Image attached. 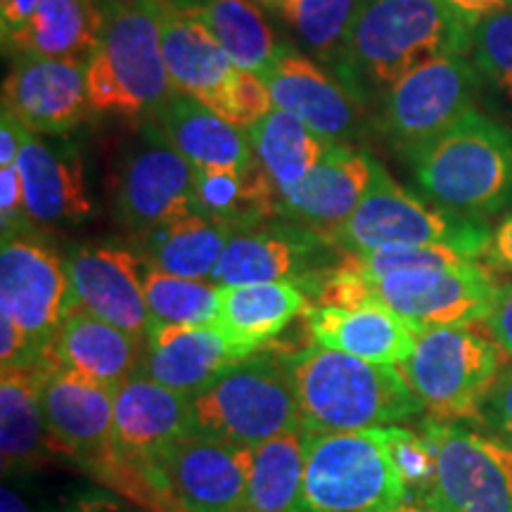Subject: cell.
Instances as JSON below:
<instances>
[{
    "mask_svg": "<svg viewBox=\"0 0 512 512\" xmlns=\"http://www.w3.org/2000/svg\"><path fill=\"white\" fill-rule=\"evenodd\" d=\"M285 361L297 389L302 427L309 432L392 427L425 411L399 366L363 361L320 344Z\"/></svg>",
    "mask_w": 512,
    "mask_h": 512,
    "instance_id": "obj_1",
    "label": "cell"
},
{
    "mask_svg": "<svg viewBox=\"0 0 512 512\" xmlns=\"http://www.w3.org/2000/svg\"><path fill=\"white\" fill-rule=\"evenodd\" d=\"M470 46L472 27L441 0H361L337 60L347 86L387 93L425 62Z\"/></svg>",
    "mask_w": 512,
    "mask_h": 512,
    "instance_id": "obj_2",
    "label": "cell"
},
{
    "mask_svg": "<svg viewBox=\"0 0 512 512\" xmlns=\"http://www.w3.org/2000/svg\"><path fill=\"white\" fill-rule=\"evenodd\" d=\"M166 0H112L102 10L95 50L86 62L93 110L124 117H162L174 100L162 50Z\"/></svg>",
    "mask_w": 512,
    "mask_h": 512,
    "instance_id": "obj_3",
    "label": "cell"
},
{
    "mask_svg": "<svg viewBox=\"0 0 512 512\" xmlns=\"http://www.w3.org/2000/svg\"><path fill=\"white\" fill-rule=\"evenodd\" d=\"M422 195L482 219L512 202V133L477 110L408 150Z\"/></svg>",
    "mask_w": 512,
    "mask_h": 512,
    "instance_id": "obj_4",
    "label": "cell"
},
{
    "mask_svg": "<svg viewBox=\"0 0 512 512\" xmlns=\"http://www.w3.org/2000/svg\"><path fill=\"white\" fill-rule=\"evenodd\" d=\"M498 290L494 275L477 261L451 268L399 271L368 280L335 268L318 290V306L363 309L380 306L415 330L484 323L494 309Z\"/></svg>",
    "mask_w": 512,
    "mask_h": 512,
    "instance_id": "obj_5",
    "label": "cell"
},
{
    "mask_svg": "<svg viewBox=\"0 0 512 512\" xmlns=\"http://www.w3.org/2000/svg\"><path fill=\"white\" fill-rule=\"evenodd\" d=\"M195 432L259 446L302 427L297 389L285 356L256 354L223 370L190 396Z\"/></svg>",
    "mask_w": 512,
    "mask_h": 512,
    "instance_id": "obj_6",
    "label": "cell"
},
{
    "mask_svg": "<svg viewBox=\"0 0 512 512\" xmlns=\"http://www.w3.org/2000/svg\"><path fill=\"white\" fill-rule=\"evenodd\" d=\"M406 496L384 427L309 432L302 494L292 512H377Z\"/></svg>",
    "mask_w": 512,
    "mask_h": 512,
    "instance_id": "obj_7",
    "label": "cell"
},
{
    "mask_svg": "<svg viewBox=\"0 0 512 512\" xmlns=\"http://www.w3.org/2000/svg\"><path fill=\"white\" fill-rule=\"evenodd\" d=\"M332 242L342 252L444 245L479 259L489 247L491 230L482 219L456 214L403 190L377 166L366 197Z\"/></svg>",
    "mask_w": 512,
    "mask_h": 512,
    "instance_id": "obj_8",
    "label": "cell"
},
{
    "mask_svg": "<svg viewBox=\"0 0 512 512\" xmlns=\"http://www.w3.org/2000/svg\"><path fill=\"white\" fill-rule=\"evenodd\" d=\"M399 368L430 418L460 422L479 418L501 375V349L477 323L432 328Z\"/></svg>",
    "mask_w": 512,
    "mask_h": 512,
    "instance_id": "obj_9",
    "label": "cell"
},
{
    "mask_svg": "<svg viewBox=\"0 0 512 512\" xmlns=\"http://www.w3.org/2000/svg\"><path fill=\"white\" fill-rule=\"evenodd\" d=\"M254 446L192 432L145 475L152 496L181 512H245Z\"/></svg>",
    "mask_w": 512,
    "mask_h": 512,
    "instance_id": "obj_10",
    "label": "cell"
},
{
    "mask_svg": "<svg viewBox=\"0 0 512 512\" xmlns=\"http://www.w3.org/2000/svg\"><path fill=\"white\" fill-rule=\"evenodd\" d=\"M437 453L432 498L446 512H512V446L463 422L427 418L420 427Z\"/></svg>",
    "mask_w": 512,
    "mask_h": 512,
    "instance_id": "obj_11",
    "label": "cell"
},
{
    "mask_svg": "<svg viewBox=\"0 0 512 512\" xmlns=\"http://www.w3.org/2000/svg\"><path fill=\"white\" fill-rule=\"evenodd\" d=\"M339 264L337 247L299 223H261L238 230L228 242L211 283H290L316 292Z\"/></svg>",
    "mask_w": 512,
    "mask_h": 512,
    "instance_id": "obj_12",
    "label": "cell"
},
{
    "mask_svg": "<svg viewBox=\"0 0 512 512\" xmlns=\"http://www.w3.org/2000/svg\"><path fill=\"white\" fill-rule=\"evenodd\" d=\"M76 309L64 259L27 228L0 247V313L27 332L38 349L53 351L64 318Z\"/></svg>",
    "mask_w": 512,
    "mask_h": 512,
    "instance_id": "obj_13",
    "label": "cell"
},
{
    "mask_svg": "<svg viewBox=\"0 0 512 512\" xmlns=\"http://www.w3.org/2000/svg\"><path fill=\"white\" fill-rule=\"evenodd\" d=\"M465 55L434 57L384 93L382 131L406 152L475 110L479 72Z\"/></svg>",
    "mask_w": 512,
    "mask_h": 512,
    "instance_id": "obj_14",
    "label": "cell"
},
{
    "mask_svg": "<svg viewBox=\"0 0 512 512\" xmlns=\"http://www.w3.org/2000/svg\"><path fill=\"white\" fill-rule=\"evenodd\" d=\"M38 394L50 437L62 456L114 479V389L50 361L38 370Z\"/></svg>",
    "mask_w": 512,
    "mask_h": 512,
    "instance_id": "obj_15",
    "label": "cell"
},
{
    "mask_svg": "<svg viewBox=\"0 0 512 512\" xmlns=\"http://www.w3.org/2000/svg\"><path fill=\"white\" fill-rule=\"evenodd\" d=\"M195 432L190 396L174 392L147 377L133 373L114 389V451L117 477L145 475L174 448L178 441ZM152 496V491L147 489Z\"/></svg>",
    "mask_w": 512,
    "mask_h": 512,
    "instance_id": "obj_16",
    "label": "cell"
},
{
    "mask_svg": "<svg viewBox=\"0 0 512 512\" xmlns=\"http://www.w3.org/2000/svg\"><path fill=\"white\" fill-rule=\"evenodd\" d=\"M117 214L133 233L195 214V169L169 140L147 133L126 157L117 188Z\"/></svg>",
    "mask_w": 512,
    "mask_h": 512,
    "instance_id": "obj_17",
    "label": "cell"
},
{
    "mask_svg": "<svg viewBox=\"0 0 512 512\" xmlns=\"http://www.w3.org/2000/svg\"><path fill=\"white\" fill-rule=\"evenodd\" d=\"M64 268L76 309L81 306L147 342L155 323L145 299L143 259L126 247L98 242L69 249Z\"/></svg>",
    "mask_w": 512,
    "mask_h": 512,
    "instance_id": "obj_18",
    "label": "cell"
},
{
    "mask_svg": "<svg viewBox=\"0 0 512 512\" xmlns=\"http://www.w3.org/2000/svg\"><path fill=\"white\" fill-rule=\"evenodd\" d=\"M8 107L31 133H64L93 110L86 62L19 55L3 86Z\"/></svg>",
    "mask_w": 512,
    "mask_h": 512,
    "instance_id": "obj_19",
    "label": "cell"
},
{
    "mask_svg": "<svg viewBox=\"0 0 512 512\" xmlns=\"http://www.w3.org/2000/svg\"><path fill=\"white\" fill-rule=\"evenodd\" d=\"M377 166L380 164L366 152L332 145L302 181L280 195V216L316 230L332 242L366 197Z\"/></svg>",
    "mask_w": 512,
    "mask_h": 512,
    "instance_id": "obj_20",
    "label": "cell"
},
{
    "mask_svg": "<svg viewBox=\"0 0 512 512\" xmlns=\"http://www.w3.org/2000/svg\"><path fill=\"white\" fill-rule=\"evenodd\" d=\"M162 50L174 91L195 98L221 117L242 69L235 67L190 5L164 3Z\"/></svg>",
    "mask_w": 512,
    "mask_h": 512,
    "instance_id": "obj_21",
    "label": "cell"
},
{
    "mask_svg": "<svg viewBox=\"0 0 512 512\" xmlns=\"http://www.w3.org/2000/svg\"><path fill=\"white\" fill-rule=\"evenodd\" d=\"M247 356L252 354L216 325H155L147 337L140 373L192 396Z\"/></svg>",
    "mask_w": 512,
    "mask_h": 512,
    "instance_id": "obj_22",
    "label": "cell"
},
{
    "mask_svg": "<svg viewBox=\"0 0 512 512\" xmlns=\"http://www.w3.org/2000/svg\"><path fill=\"white\" fill-rule=\"evenodd\" d=\"M275 110H285L335 143L354 128L358 110L349 88L320 69L309 57L283 50L278 62L261 76Z\"/></svg>",
    "mask_w": 512,
    "mask_h": 512,
    "instance_id": "obj_23",
    "label": "cell"
},
{
    "mask_svg": "<svg viewBox=\"0 0 512 512\" xmlns=\"http://www.w3.org/2000/svg\"><path fill=\"white\" fill-rule=\"evenodd\" d=\"M24 204L34 226H67L93 214L86 174L76 152L55 150L34 133L17 157Z\"/></svg>",
    "mask_w": 512,
    "mask_h": 512,
    "instance_id": "obj_24",
    "label": "cell"
},
{
    "mask_svg": "<svg viewBox=\"0 0 512 512\" xmlns=\"http://www.w3.org/2000/svg\"><path fill=\"white\" fill-rule=\"evenodd\" d=\"M304 318L313 344L384 366H401L413 354L420 335L413 325L380 306H311Z\"/></svg>",
    "mask_w": 512,
    "mask_h": 512,
    "instance_id": "obj_25",
    "label": "cell"
},
{
    "mask_svg": "<svg viewBox=\"0 0 512 512\" xmlns=\"http://www.w3.org/2000/svg\"><path fill=\"white\" fill-rule=\"evenodd\" d=\"M143 339L107 323L86 309H74L57 332L53 354L57 363L88 380L117 389L138 373L145 358Z\"/></svg>",
    "mask_w": 512,
    "mask_h": 512,
    "instance_id": "obj_26",
    "label": "cell"
},
{
    "mask_svg": "<svg viewBox=\"0 0 512 512\" xmlns=\"http://www.w3.org/2000/svg\"><path fill=\"white\" fill-rule=\"evenodd\" d=\"M162 133L195 171H240L256 164L245 128L176 93L162 114Z\"/></svg>",
    "mask_w": 512,
    "mask_h": 512,
    "instance_id": "obj_27",
    "label": "cell"
},
{
    "mask_svg": "<svg viewBox=\"0 0 512 512\" xmlns=\"http://www.w3.org/2000/svg\"><path fill=\"white\" fill-rule=\"evenodd\" d=\"M53 456H62L50 437L38 373L3 370L0 380V460L3 477L31 475Z\"/></svg>",
    "mask_w": 512,
    "mask_h": 512,
    "instance_id": "obj_28",
    "label": "cell"
},
{
    "mask_svg": "<svg viewBox=\"0 0 512 512\" xmlns=\"http://www.w3.org/2000/svg\"><path fill=\"white\" fill-rule=\"evenodd\" d=\"M311 309L302 287L290 283H247L221 287L219 316L221 328L247 354H256L264 344L283 332L297 316Z\"/></svg>",
    "mask_w": 512,
    "mask_h": 512,
    "instance_id": "obj_29",
    "label": "cell"
},
{
    "mask_svg": "<svg viewBox=\"0 0 512 512\" xmlns=\"http://www.w3.org/2000/svg\"><path fill=\"white\" fill-rule=\"evenodd\" d=\"M102 27V10L93 0H43L34 17L5 38L19 55L88 62Z\"/></svg>",
    "mask_w": 512,
    "mask_h": 512,
    "instance_id": "obj_30",
    "label": "cell"
},
{
    "mask_svg": "<svg viewBox=\"0 0 512 512\" xmlns=\"http://www.w3.org/2000/svg\"><path fill=\"white\" fill-rule=\"evenodd\" d=\"M235 233L233 226L195 211L143 233V261L181 278L211 280Z\"/></svg>",
    "mask_w": 512,
    "mask_h": 512,
    "instance_id": "obj_31",
    "label": "cell"
},
{
    "mask_svg": "<svg viewBox=\"0 0 512 512\" xmlns=\"http://www.w3.org/2000/svg\"><path fill=\"white\" fill-rule=\"evenodd\" d=\"M247 131L256 164L266 171L275 190H292L335 145L285 110H273Z\"/></svg>",
    "mask_w": 512,
    "mask_h": 512,
    "instance_id": "obj_32",
    "label": "cell"
},
{
    "mask_svg": "<svg viewBox=\"0 0 512 512\" xmlns=\"http://www.w3.org/2000/svg\"><path fill=\"white\" fill-rule=\"evenodd\" d=\"M195 211L235 230L280 216V192L259 164L240 171H195Z\"/></svg>",
    "mask_w": 512,
    "mask_h": 512,
    "instance_id": "obj_33",
    "label": "cell"
},
{
    "mask_svg": "<svg viewBox=\"0 0 512 512\" xmlns=\"http://www.w3.org/2000/svg\"><path fill=\"white\" fill-rule=\"evenodd\" d=\"M309 430L294 427L254 446L245 512H292L306 470Z\"/></svg>",
    "mask_w": 512,
    "mask_h": 512,
    "instance_id": "obj_34",
    "label": "cell"
},
{
    "mask_svg": "<svg viewBox=\"0 0 512 512\" xmlns=\"http://www.w3.org/2000/svg\"><path fill=\"white\" fill-rule=\"evenodd\" d=\"M190 10L242 72L264 76L283 55L285 48L275 43L266 19L249 0H204Z\"/></svg>",
    "mask_w": 512,
    "mask_h": 512,
    "instance_id": "obj_35",
    "label": "cell"
},
{
    "mask_svg": "<svg viewBox=\"0 0 512 512\" xmlns=\"http://www.w3.org/2000/svg\"><path fill=\"white\" fill-rule=\"evenodd\" d=\"M143 285L155 325H216L221 287L211 280L181 278L143 261Z\"/></svg>",
    "mask_w": 512,
    "mask_h": 512,
    "instance_id": "obj_36",
    "label": "cell"
},
{
    "mask_svg": "<svg viewBox=\"0 0 512 512\" xmlns=\"http://www.w3.org/2000/svg\"><path fill=\"white\" fill-rule=\"evenodd\" d=\"M358 5L361 0H290L283 15L311 50L339 57Z\"/></svg>",
    "mask_w": 512,
    "mask_h": 512,
    "instance_id": "obj_37",
    "label": "cell"
},
{
    "mask_svg": "<svg viewBox=\"0 0 512 512\" xmlns=\"http://www.w3.org/2000/svg\"><path fill=\"white\" fill-rule=\"evenodd\" d=\"M472 256L444 245L422 247H389L373 252H342L337 268L358 278L377 280L399 271H420V268H451L472 264Z\"/></svg>",
    "mask_w": 512,
    "mask_h": 512,
    "instance_id": "obj_38",
    "label": "cell"
},
{
    "mask_svg": "<svg viewBox=\"0 0 512 512\" xmlns=\"http://www.w3.org/2000/svg\"><path fill=\"white\" fill-rule=\"evenodd\" d=\"M470 53L477 72L512 100V10L486 17L472 29Z\"/></svg>",
    "mask_w": 512,
    "mask_h": 512,
    "instance_id": "obj_39",
    "label": "cell"
},
{
    "mask_svg": "<svg viewBox=\"0 0 512 512\" xmlns=\"http://www.w3.org/2000/svg\"><path fill=\"white\" fill-rule=\"evenodd\" d=\"M384 437L408 494L430 496L437 479V453L427 434L392 425L384 427Z\"/></svg>",
    "mask_w": 512,
    "mask_h": 512,
    "instance_id": "obj_40",
    "label": "cell"
},
{
    "mask_svg": "<svg viewBox=\"0 0 512 512\" xmlns=\"http://www.w3.org/2000/svg\"><path fill=\"white\" fill-rule=\"evenodd\" d=\"M479 420L489 434L512 446V366L501 370L479 411Z\"/></svg>",
    "mask_w": 512,
    "mask_h": 512,
    "instance_id": "obj_41",
    "label": "cell"
},
{
    "mask_svg": "<svg viewBox=\"0 0 512 512\" xmlns=\"http://www.w3.org/2000/svg\"><path fill=\"white\" fill-rule=\"evenodd\" d=\"M0 223H3V238L34 226L27 216L22 176H19L17 164L0 166Z\"/></svg>",
    "mask_w": 512,
    "mask_h": 512,
    "instance_id": "obj_42",
    "label": "cell"
},
{
    "mask_svg": "<svg viewBox=\"0 0 512 512\" xmlns=\"http://www.w3.org/2000/svg\"><path fill=\"white\" fill-rule=\"evenodd\" d=\"M484 323L498 349H501V354L512 358V280L498 290L494 309H491Z\"/></svg>",
    "mask_w": 512,
    "mask_h": 512,
    "instance_id": "obj_43",
    "label": "cell"
},
{
    "mask_svg": "<svg viewBox=\"0 0 512 512\" xmlns=\"http://www.w3.org/2000/svg\"><path fill=\"white\" fill-rule=\"evenodd\" d=\"M29 136L31 131L17 119V114L3 107V114H0V166L17 164L19 152H22Z\"/></svg>",
    "mask_w": 512,
    "mask_h": 512,
    "instance_id": "obj_44",
    "label": "cell"
},
{
    "mask_svg": "<svg viewBox=\"0 0 512 512\" xmlns=\"http://www.w3.org/2000/svg\"><path fill=\"white\" fill-rule=\"evenodd\" d=\"M484 256L486 264L494 268V271L512 273V211L505 214V219L491 233V242Z\"/></svg>",
    "mask_w": 512,
    "mask_h": 512,
    "instance_id": "obj_45",
    "label": "cell"
},
{
    "mask_svg": "<svg viewBox=\"0 0 512 512\" xmlns=\"http://www.w3.org/2000/svg\"><path fill=\"white\" fill-rule=\"evenodd\" d=\"M441 3H444L451 12H456V15L463 19V22L470 24L472 29L486 17L512 10V0H441Z\"/></svg>",
    "mask_w": 512,
    "mask_h": 512,
    "instance_id": "obj_46",
    "label": "cell"
},
{
    "mask_svg": "<svg viewBox=\"0 0 512 512\" xmlns=\"http://www.w3.org/2000/svg\"><path fill=\"white\" fill-rule=\"evenodd\" d=\"M43 0H0V27H3V41L19 31L34 17Z\"/></svg>",
    "mask_w": 512,
    "mask_h": 512,
    "instance_id": "obj_47",
    "label": "cell"
},
{
    "mask_svg": "<svg viewBox=\"0 0 512 512\" xmlns=\"http://www.w3.org/2000/svg\"><path fill=\"white\" fill-rule=\"evenodd\" d=\"M0 512H34L27 489L19 486L17 477H3L0 489Z\"/></svg>",
    "mask_w": 512,
    "mask_h": 512,
    "instance_id": "obj_48",
    "label": "cell"
},
{
    "mask_svg": "<svg viewBox=\"0 0 512 512\" xmlns=\"http://www.w3.org/2000/svg\"><path fill=\"white\" fill-rule=\"evenodd\" d=\"M377 512H446L441 505L434 501L432 494L430 496H413L408 494L406 501L394 505V508H387V510H377Z\"/></svg>",
    "mask_w": 512,
    "mask_h": 512,
    "instance_id": "obj_49",
    "label": "cell"
},
{
    "mask_svg": "<svg viewBox=\"0 0 512 512\" xmlns=\"http://www.w3.org/2000/svg\"><path fill=\"white\" fill-rule=\"evenodd\" d=\"M264 3H268V5H278V8H280V10H283V8H285V5H287V3H290V0H264Z\"/></svg>",
    "mask_w": 512,
    "mask_h": 512,
    "instance_id": "obj_50",
    "label": "cell"
}]
</instances>
